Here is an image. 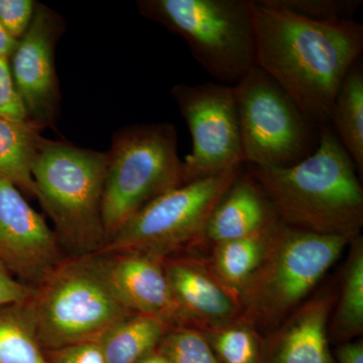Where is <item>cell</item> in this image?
Returning a JSON list of instances; mask_svg holds the SVG:
<instances>
[{
  "label": "cell",
  "instance_id": "1",
  "mask_svg": "<svg viewBox=\"0 0 363 363\" xmlns=\"http://www.w3.org/2000/svg\"><path fill=\"white\" fill-rule=\"evenodd\" d=\"M252 13L257 66L292 97L314 125L329 124L341 83L362 57V23L307 20L269 0H252Z\"/></svg>",
  "mask_w": 363,
  "mask_h": 363
},
{
  "label": "cell",
  "instance_id": "2",
  "mask_svg": "<svg viewBox=\"0 0 363 363\" xmlns=\"http://www.w3.org/2000/svg\"><path fill=\"white\" fill-rule=\"evenodd\" d=\"M286 225L322 235L355 236L363 226L357 167L329 124L314 152L286 168L245 164Z\"/></svg>",
  "mask_w": 363,
  "mask_h": 363
},
{
  "label": "cell",
  "instance_id": "3",
  "mask_svg": "<svg viewBox=\"0 0 363 363\" xmlns=\"http://www.w3.org/2000/svg\"><path fill=\"white\" fill-rule=\"evenodd\" d=\"M353 238L308 233L278 220L240 294L243 318L267 337L315 292Z\"/></svg>",
  "mask_w": 363,
  "mask_h": 363
},
{
  "label": "cell",
  "instance_id": "4",
  "mask_svg": "<svg viewBox=\"0 0 363 363\" xmlns=\"http://www.w3.org/2000/svg\"><path fill=\"white\" fill-rule=\"evenodd\" d=\"M108 154L44 140L33 167L35 198L55 227L60 245L77 255L105 245L102 194Z\"/></svg>",
  "mask_w": 363,
  "mask_h": 363
},
{
  "label": "cell",
  "instance_id": "5",
  "mask_svg": "<svg viewBox=\"0 0 363 363\" xmlns=\"http://www.w3.org/2000/svg\"><path fill=\"white\" fill-rule=\"evenodd\" d=\"M26 305L45 351L96 339L135 314L112 292L96 255L62 260L35 286Z\"/></svg>",
  "mask_w": 363,
  "mask_h": 363
},
{
  "label": "cell",
  "instance_id": "6",
  "mask_svg": "<svg viewBox=\"0 0 363 363\" xmlns=\"http://www.w3.org/2000/svg\"><path fill=\"white\" fill-rule=\"evenodd\" d=\"M177 142L169 123L135 124L114 135L102 194L105 243L150 202L183 185Z\"/></svg>",
  "mask_w": 363,
  "mask_h": 363
},
{
  "label": "cell",
  "instance_id": "7",
  "mask_svg": "<svg viewBox=\"0 0 363 363\" xmlns=\"http://www.w3.org/2000/svg\"><path fill=\"white\" fill-rule=\"evenodd\" d=\"M138 6L183 37L214 82L234 86L257 66L252 0H142Z\"/></svg>",
  "mask_w": 363,
  "mask_h": 363
},
{
  "label": "cell",
  "instance_id": "8",
  "mask_svg": "<svg viewBox=\"0 0 363 363\" xmlns=\"http://www.w3.org/2000/svg\"><path fill=\"white\" fill-rule=\"evenodd\" d=\"M243 164L183 184L136 213L94 255L135 252L166 257L204 245L210 215Z\"/></svg>",
  "mask_w": 363,
  "mask_h": 363
},
{
  "label": "cell",
  "instance_id": "9",
  "mask_svg": "<svg viewBox=\"0 0 363 363\" xmlns=\"http://www.w3.org/2000/svg\"><path fill=\"white\" fill-rule=\"evenodd\" d=\"M233 87L243 164L286 168L314 152L319 128L266 72L255 66Z\"/></svg>",
  "mask_w": 363,
  "mask_h": 363
},
{
  "label": "cell",
  "instance_id": "10",
  "mask_svg": "<svg viewBox=\"0 0 363 363\" xmlns=\"http://www.w3.org/2000/svg\"><path fill=\"white\" fill-rule=\"evenodd\" d=\"M192 138L183 161L184 184L243 164L240 119L233 86L207 81L171 90Z\"/></svg>",
  "mask_w": 363,
  "mask_h": 363
},
{
  "label": "cell",
  "instance_id": "11",
  "mask_svg": "<svg viewBox=\"0 0 363 363\" xmlns=\"http://www.w3.org/2000/svg\"><path fill=\"white\" fill-rule=\"evenodd\" d=\"M63 30L61 16L37 4L30 28L9 58L14 86L28 123L39 130L52 126L58 117L60 89L55 50Z\"/></svg>",
  "mask_w": 363,
  "mask_h": 363
},
{
  "label": "cell",
  "instance_id": "12",
  "mask_svg": "<svg viewBox=\"0 0 363 363\" xmlns=\"http://www.w3.org/2000/svg\"><path fill=\"white\" fill-rule=\"evenodd\" d=\"M58 238L11 182L0 179V262L37 286L63 260Z\"/></svg>",
  "mask_w": 363,
  "mask_h": 363
},
{
  "label": "cell",
  "instance_id": "13",
  "mask_svg": "<svg viewBox=\"0 0 363 363\" xmlns=\"http://www.w3.org/2000/svg\"><path fill=\"white\" fill-rule=\"evenodd\" d=\"M179 325L213 328L242 317L240 295L221 281L206 257L183 252L164 259Z\"/></svg>",
  "mask_w": 363,
  "mask_h": 363
},
{
  "label": "cell",
  "instance_id": "14",
  "mask_svg": "<svg viewBox=\"0 0 363 363\" xmlns=\"http://www.w3.org/2000/svg\"><path fill=\"white\" fill-rule=\"evenodd\" d=\"M337 294L334 281L315 291L264 337V363H336L328 328Z\"/></svg>",
  "mask_w": 363,
  "mask_h": 363
},
{
  "label": "cell",
  "instance_id": "15",
  "mask_svg": "<svg viewBox=\"0 0 363 363\" xmlns=\"http://www.w3.org/2000/svg\"><path fill=\"white\" fill-rule=\"evenodd\" d=\"M96 255L112 292L126 309L166 317L179 325L164 259L135 252Z\"/></svg>",
  "mask_w": 363,
  "mask_h": 363
},
{
  "label": "cell",
  "instance_id": "16",
  "mask_svg": "<svg viewBox=\"0 0 363 363\" xmlns=\"http://www.w3.org/2000/svg\"><path fill=\"white\" fill-rule=\"evenodd\" d=\"M278 220L271 203L243 164L210 215L204 245L212 247L264 230Z\"/></svg>",
  "mask_w": 363,
  "mask_h": 363
},
{
  "label": "cell",
  "instance_id": "17",
  "mask_svg": "<svg viewBox=\"0 0 363 363\" xmlns=\"http://www.w3.org/2000/svg\"><path fill=\"white\" fill-rule=\"evenodd\" d=\"M175 326L166 317L130 314L112 325L96 340L107 363H138L157 351Z\"/></svg>",
  "mask_w": 363,
  "mask_h": 363
},
{
  "label": "cell",
  "instance_id": "18",
  "mask_svg": "<svg viewBox=\"0 0 363 363\" xmlns=\"http://www.w3.org/2000/svg\"><path fill=\"white\" fill-rule=\"evenodd\" d=\"M335 306L329 322V341L342 344L363 334V238L357 234L348 245Z\"/></svg>",
  "mask_w": 363,
  "mask_h": 363
},
{
  "label": "cell",
  "instance_id": "19",
  "mask_svg": "<svg viewBox=\"0 0 363 363\" xmlns=\"http://www.w3.org/2000/svg\"><path fill=\"white\" fill-rule=\"evenodd\" d=\"M30 123L0 116V179L35 197L33 167L45 138Z\"/></svg>",
  "mask_w": 363,
  "mask_h": 363
},
{
  "label": "cell",
  "instance_id": "20",
  "mask_svg": "<svg viewBox=\"0 0 363 363\" xmlns=\"http://www.w3.org/2000/svg\"><path fill=\"white\" fill-rule=\"evenodd\" d=\"M341 145L363 176V63L362 58L351 66L334 100L329 124Z\"/></svg>",
  "mask_w": 363,
  "mask_h": 363
},
{
  "label": "cell",
  "instance_id": "21",
  "mask_svg": "<svg viewBox=\"0 0 363 363\" xmlns=\"http://www.w3.org/2000/svg\"><path fill=\"white\" fill-rule=\"evenodd\" d=\"M278 220L259 233L210 247L207 257L210 266L240 297L264 259L272 228Z\"/></svg>",
  "mask_w": 363,
  "mask_h": 363
},
{
  "label": "cell",
  "instance_id": "22",
  "mask_svg": "<svg viewBox=\"0 0 363 363\" xmlns=\"http://www.w3.org/2000/svg\"><path fill=\"white\" fill-rule=\"evenodd\" d=\"M0 363H51L26 302L0 307Z\"/></svg>",
  "mask_w": 363,
  "mask_h": 363
},
{
  "label": "cell",
  "instance_id": "23",
  "mask_svg": "<svg viewBox=\"0 0 363 363\" xmlns=\"http://www.w3.org/2000/svg\"><path fill=\"white\" fill-rule=\"evenodd\" d=\"M200 331L221 363H264V337L243 316Z\"/></svg>",
  "mask_w": 363,
  "mask_h": 363
},
{
  "label": "cell",
  "instance_id": "24",
  "mask_svg": "<svg viewBox=\"0 0 363 363\" xmlns=\"http://www.w3.org/2000/svg\"><path fill=\"white\" fill-rule=\"evenodd\" d=\"M157 351L169 363H221L202 332L186 325L173 327Z\"/></svg>",
  "mask_w": 363,
  "mask_h": 363
},
{
  "label": "cell",
  "instance_id": "25",
  "mask_svg": "<svg viewBox=\"0 0 363 363\" xmlns=\"http://www.w3.org/2000/svg\"><path fill=\"white\" fill-rule=\"evenodd\" d=\"M272 6L290 11L301 18L319 21L354 20L362 0H269Z\"/></svg>",
  "mask_w": 363,
  "mask_h": 363
},
{
  "label": "cell",
  "instance_id": "26",
  "mask_svg": "<svg viewBox=\"0 0 363 363\" xmlns=\"http://www.w3.org/2000/svg\"><path fill=\"white\" fill-rule=\"evenodd\" d=\"M35 9L33 0H0V23L18 40L30 28Z\"/></svg>",
  "mask_w": 363,
  "mask_h": 363
},
{
  "label": "cell",
  "instance_id": "27",
  "mask_svg": "<svg viewBox=\"0 0 363 363\" xmlns=\"http://www.w3.org/2000/svg\"><path fill=\"white\" fill-rule=\"evenodd\" d=\"M0 116L28 123L25 107L14 86L9 58H0Z\"/></svg>",
  "mask_w": 363,
  "mask_h": 363
},
{
  "label": "cell",
  "instance_id": "28",
  "mask_svg": "<svg viewBox=\"0 0 363 363\" xmlns=\"http://www.w3.org/2000/svg\"><path fill=\"white\" fill-rule=\"evenodd\" d=\"M45 352L51 363H107L96 339Z\"/></svg>",
  "mask_w": 363,
  "mask_h": 363
},
{
  "label": "cell",
  "instance_id": "29",
  "mask_svg": "<svg viewBox=\"0 0 363 363\" xmlns=\"http://www.w3.org/2000/svg\"><path fill=\"white\" fill-rule=\"evenodd\" d=\"M35 288L26 285L0 262V307L21 304L32 297Z\"/></svg>",
  "mask_w": 363,
  "mask_h": 363
},
{
  "label": "cell",
  "instance_id": "30",
  "mask_svg": "<svg viewBox=\"0 0 363 363\" xmlns=\"http://www.w3.org/2000/svg\"><path fill=\"white\" fill-rule=\"evenodd\" d=\"M333 355L336 363H363L362 339L339 344Z\"/></svg>",
  "mask_w": 363,
  "mask_h": 363
},
{
  "label": "cell",
  "instance_id": "31",
  "mask_svg": "<svg viewBox=\"0 0 363 363\" xmlns=\"http://www.w3.org/2000/svg\"><path fill=\"white\" fill-rule=\"evenodd\" d=\"M18 42L0 23V58H11Z\"/></svg>",
  "mask_w": 363,
  "mask_h": 363
},
{
  "label": "cell",
  "instance_id": "32",
  "mask_svg": "<svg viewBox=\"0 0 363 363\" xmlns=\"http://www.w3.org/2000/svg\"><path fill=\"white\" fill-rule=\"evenodd\" d=\"M138 363H169L168 360L166 359L159 351H155L152 354H150L149 357L143 358V359L140 360V362Z\"/></svg>",
  "mask_w": 363,
  "mask_h": 363
}]
</instances>
